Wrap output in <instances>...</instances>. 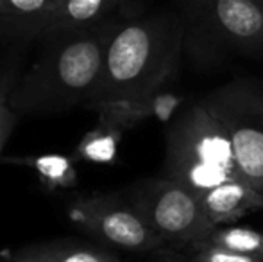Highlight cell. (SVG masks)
Returning a JSON list of instances; mask_svg holds the SVG:
<instances>
[{
  "label": "cell",
  "instance_id": "obj_1",
  "mask_svg": "<svg viewBox=\"0 0 263 262\" xmlns=\"http://www.w3.org/2000/svg\"><path fill=\"white\" fill-rule=\"evenodd\" d=\"M183 53L184 31L176 11L120 18L84 108L111 113L170 86L179 76Z\"/></svg>",
  "mask_w": 263,
  "mask_h": 262
},
{
  "label": "cell",
  "instance_id": "obj_2",
  "mask_svg": "<svg viewBox=\"0 0 263 262\" xmlns=\"http://www.w3.org/2000/svg\"><path fill=\"white\" fill-rule=\"evenodd\" d=\"M118 22L117 16L97 27L42 38V53L13 83L7 106L18 115H52L84 106L99 81Z\"/></svg>",
  "mask_w": 263,
  "mask_h": 262
},
{
  "label": "cell",
  "instance_id": "obj_3",
  "mask_svg": "<svg viewBox=\"0 0 263 262\" xmlns=\"http://www.w3.org/2000/svg\"><path fill=\"white\" fill-rule=\"evenodd\" d=\"M163 176L199 199L222 183L243 178L228 130L202 99L184 106L168 124Z\"/></svg>",
  "mask_w": 263,
  "mask_h": 262
},
{
  "label": "cell",
  "instance_id": "obj_4",
  "mask_svg": "<svg viewBox=\"0 0 263 262\" xmlns=\"http://www.w3.org/2000/svg\"><path fill=\"white\" fill-rule=\"evenodd\" d=\"M184 53L215 63L228 56H263V6L258 0H174Z\"/></svg>",
  "mask_w": 263,
  "mask_h": 262
},
{
  "label": "cell",
  "instance_id": "obj_5",
  "mask_svg": "<svg viewBox=\"0 0 263 262\" xmlns=\"http://www.w3.org/2000/svg\"><path fill=\"white\" fill-rule=\"evenodd\" d=\"M168 250H190L215 228L199 198L165 176L143 180L124 194Z\"/></svg>",
  "mask_w": 263,
  "mask_h": 262
},
{
  "label": "cell",
  "instance_id": "obj_6",
  "mask_svg": "<svg viewBox=\"0 0 263 262\" xmlns=\"http://www.w3.org/2000/svg\"><path fill=\"white\" fill-rule=\"evenodd\" d=\"M202 102L228 130L242 176L263 194V90L236 79L218 86Z\"/></svg>",
  "mask_w": 263,
  "mask_h": 262
},
{
  "label": "cell",
  "instance_id": "obj_7",
  "mask_svg": "<svg viewBox=\"0 0 263 262\" xmlns=\"http://www.w3.org/2000/svg\"><path fill=\"white\" fill-rule=\"evenodd\" d=\"M68 217L77 228L109 248L135 253H166V244L145 217L118 194L79 196L68 205Z\"/></svg>",
  "mask_w": 263,
  "mask_h": 262
},
{
  "label": "cell",
  "instance_id": "obj_8",
  "mask_svg": "<svg viewBox=\"0 0 263 262\" xmlns=\"http://www.w3.org/2000/svg\"><path fill=\"white\" fill-rule=\"evenodd\" d=\"M199 201L215 226L233 224L254 210H263V194L246 178L222 183L206 193Z\"/></svg>",
  "mask_w": 263,
  "mask_h": 262
},
{
  "label": "cell",
  "instance_id": "obj_9",
  "mask_svg": "<svg viewBox=\"0 0 263 262\" xmlns=\"http://www.w3.org/2000/svg\"><path fill=\"white\" fill-rule=\"evenodd\" d=\"M61 0H0V32L13 38H42Z\"/></svg>",
  "mask_w": 263,
  "mask_h": 262
},
{
  "label": "cell",
  "instance_id": "obj_10",
  "mask_svg": "<svg viewBox=\"0 0 263 262\" xmlns=\"http://www.w3.org/2000/svg\"><path fill=\"white\" fill-rule=\"evenodd\" d=\"M9 257L18 262H118L113 252L73 239L34 242L18 250H6Z\"/></svg>",
  "mask_w": 263,
  "mask_h": 262
},
{
  "label": "cell",
  "instance_id": "obj_11",
  "mask_svg": "<svg viewBox=\"0 0 263 262\" xmlns=\"http://www.w3.org/2000/svg\"><path fill=\"white\" fill-rule=\"evenodd\" d=\"M124 2L125 0H61L42 38L59 32L84 31L106 24L117 18L118 7Z\"/></svg>",
  "mask_w": 263,
  "mask_h": 262
},
{
  "label": "cell",
  "instance_id": "obj_12",
  "mask_svg": "<svg viewBox=\"0 0 263 262\" xmlns=\"http://www.w3.org/2000/svg\"><path fill=\"white\" fill-rule=\"evenodd\" d=\"M125 130L117 123L99 119L97 126L83 135L73 147L72 158L76 162H86L95 165H113L118 156V147Z\"/></svg>",
  "mask_w": 263,
  "mask_h": 262
},
{
  "label": "cell",
  "instance_id": "obj_13",
  "mask_svg": "<svg viewBox=\"0 0 263 262\" xmlns=\"http://www.w3.org/2000/svg\"><path fill=\"white\" fill-rule=\"evenodd\" d=\"M0 162L24 165L36 172L43 189L55 193L77 185V162L65 154H38V156H0Z\"/></svg>",
  "mask_w": 263,
  "mask_h": 262
},
{
  "label": "cell",
  "instance_id": "obj_14",
  "mask_svg": "<svg viewBox=\"0 0 263 262\" xmlns=\"http://www.w3.org/2000/svg\"><path fill=\"white\" fill-rule=\"evenodd\" d=\"M199 244L217 246V248L229 250V252L235 253H243V255L263 257V232L249 226L218 224Z\"/></svg>",
  "mask_w": 263,
  "mask_h": 262
},
{
  "label": "cell",
  "instance_id": "obj_15",
  "mask_svg": "<svg viewBox=\"0 0 263 262\" xmlns=\"http://www.w3.org/2000/svg\"><path fill=\"white\" fill-rule=\"evenodd\" d=\"M188 252H190L188 262H263V257L243 255V253H235L217 246L197 244Z\"/></svg>",
  "mask_w": 263,
  "mask_h": 262
},
{
  "label": "cell",
  "instance_id": "obj_16",
  "mask_svg": "<svg viewBox=\"0 0 263 262\" xmlns=\"http://www.w3.org/2000/svg\"><path fill=\"white\" fill-rule=\"evenodd\" d=\"M18 113L13 112L7 104L0 106V154H2L4 146L7 144V140L11 138L14 128H16L18 123Z\"/></svg>",
  "mask_w": 263,
  "mask_h": 262
},
{
  "label": "cell",
  "instance_id": "obj_17",
  "mask_svg": "<svg viewBox=\"0 0 263 262\" xmlns=\"http://www.w3.org/2000/svg\"><path fill=\"white\" fill-rule=\"evenodd\" d=\"M13 84H9V79L0 81V106L7 104V95H9V90Z\"/></svg>",
  "mask_w": 263,
  "mask_h": 262
},
{
  "label": "cell",
  "instance_id": "obj_18",
  "mask_svg": "<svg viewBox=\"0 0 263 262\" xmlns=\"http://www.w3.org/2000/svg\"><path fill=\"white\" fill-rule=\"evenodd\" d=\"M151 262H188V259H176V257H165V259L151 260Z\"/></svg>",
  "mask_w": 263,
  "mask_h": 262
},
{
  "label": "cell",
  "instance_id": "obj_19",
  "mask_svg": "<svg viewBox=\"0 0 263 262\" xmlns=\"http://www.w3.org/2000/svg\"><path fill=\"white\" fill-rule=\"evenodd\" d=\"M0 259H2V262H18V260H14L13 257H9V255H7L6 252H2V253H0Z\"/></svg>",
  "mask_w": 263,
  "mask_h": 262
},
{
  "label": "cell",
  "instance_id": "obj_20",
  "mask_svg": "<svg viewBox=\"0 0 263 262\" xmlns=\"http://www.w3.org/2000/svg\"><path fill=\"white\" fill-rule=\"evenodd\" d=\"M258 2H260V4H261V6H263V0H258Z\"/></svg>",
  "mask_w": 263,
  "mask_h": 262
},
{
  "label": "cell",
  "instance_id": "obj_21",
  "mask_svg": "<svg viewBox=\"0 0 263 262\" xmlns=\"http://www.w3.org/2000/svg\"><path fill=\"white\" fill-rule=\"evenodd\" d=\"M118 262H120V260H118Z\"/></svg>",
  "mask_w": 263,
  "mask_h": 262
}]
</instances>
